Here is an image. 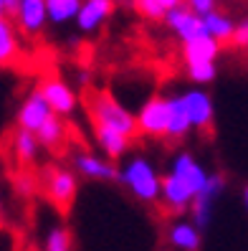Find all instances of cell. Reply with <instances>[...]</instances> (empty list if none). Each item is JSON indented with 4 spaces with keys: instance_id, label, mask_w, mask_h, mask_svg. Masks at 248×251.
Here are the masks:
<instances>
[{
    "instance_id": "obj_1",
    "label": "cell",
    "mask_w": 248,
    "mask_h": 251,
    "mask_svg": "<svg viewBox=\"0 0 248 251\" xmlns=\"http://www.w3.org/2000/svg\"><path fill=\"white\" fill-rule=\"evenodd\" d=\"M86 109H89V120L94 127H109L127 135L129 140H135L137 132V117L129 112L124 104H119L109 92L94 89L86 94Z\"/></svg>"
},
{
    "instance_id": "obj_2",
    "label": "cell",
    "mask_w": 248,
    "mask_h": 251,
    "mask_svg": "<svg viewBox=\"0 0 248 251\" xmlns=\"http://www.w3.org/2000/svg\"><path fill=\"white\" fill-rule=\"evenodd\" d=\"M122 185L142 203H157L162 193V178L147 157H129L119 168Z\"/></svg>"
},
{
    "instance_id": "obj_3",
    "label": "cell",
    "mask_w": 248,
    "mask_h": 251,
    "mask_svg": "<svg viewBox=\"0 0 248 251\" xmlns=\"http://www.w3.org/2000/svg\"><path fill=\"white\" fill-rule=\"evenodd\" d=\"M38 190L48 198L53 208L66 213L76 198V175L61 165H46L38 173Z\"/></svg>"
},
{
    "instance_id": "obj_4",
    "label": "cell",
    "mask_w": 248,
    "mask_h": 251,
    "mask_svg": "<svg viewBox=\"0 0 248 251\" xmlns=\"http://www.w3.org/2000/svg\"><path fill=\"white\" fill-rule=\"evenodd\" d=\"M137 117V132L144 137L170 135V97H152L142 104Z\"/></svg>"
},
{
    "instance_id": "obj_5",
    "label": "cell",
    "mask_w": 248,
    "mask_h": 251,
    "mask_svg": "<svg viewBox=\"0 0 248 251\" xmlns=\"http://www.w3.org/2000/svg\"><path fill=\"white\" fill-rule=\"evenodd\" d=\"M38 92L43 94V99L48 101V107L58 117L71 114L76 109V94H74V89H71L66 81H61L58 76H43L41 84H38Z\"/></svg>"
},
{
    "instance_id": "obj_6",
    "label": "cell",
    "mask_w": 248,
    "mask_h": 251,
    "mask_svg": "<svg viewBox=\"0 0 248 251\" xmlns=\"http://www.w3.org/2000/svg\"><path fill=\"white\" fill-rule=\"evenodd\" d=\"M195 201V193L187 188L180 178H175L172 173L162 175V193H159V203L167 213H190V205Z\"/></svg>"
},
{
    "instance_id": "obj_7",
    "label": "cell",
    "mask_w": 248,
    "mask_h": 251,
    "mask_svg": "<svg viewBox=\"0 0 248 251\" xmlns=\"http://www.w3.org/2000/svg\"><path fill=\"white\" fill-rule=\"evenodd\" d=\"M170 173L175 175V178H180L187 188L193 190V193L198 196L203 188L208 185V170L200 165V162L190 155V152H178L175 155V160H172V168H170Z\"/></svg>"
},
{
    "instance_id": "obj_8",
    "label": "cell",
    "mask_w": 248,
    "mask_h": 251,
    "mask_svg": "<svg viewBox=\"0 0 248 251\" xmlns=\"http://www.w3.org/2000/svg\"><path fill=\"white\" fill-rule=\"evenodd\" d=\"M51 117H53V109L48 107V101L43 99V94L36 89V92L28 94V99L23 101V107L18 112V127L36 135V132L46 125Z\"/></svg>"
},
{
    "instance_id": "obj_9",
    "label": "cell",
    "mask_w": 248,
    "mask_h": 251,
    "mask_svg": "<svg viewBox=\"0 0 248 251\" xmlns=\"http://www.w3.org/2000/svg\"><path fill=\"white\" fill-rule=\"evenodd\" d=\"M165 23H167V28L182 43H187V41H193V38L205 33V28H203V16L193 13L187 5H180V8L170 10L167 16H165Z\"/></svg>"
},
{
    "instance_id": "obj_10",
    "label": "cell",
    "mask_w": 248,
    "mask_h": 251,
    "mask_svg": "<svg viewBox=\"0 0 248 251\" xmlns=\"http://www.w3.org/2000/svg\"><path fill=\"white\" fill-rule=\"evenodd\" d=\"M182 101H185V109H187V117H190L193 129H208V127H213L215 107H213V99H210L208 92L190 89V92L182 94Z\"/></svg>"
},
{
    "instance_id": "obj_11",
    "label": "cell",
    "mask_w": 248,
    "mask_h": 251,
    "mask_svg": "<svg viewBox=\"0 0 248 251\" xmlns=\"http://www.w3.org/2000/svg\"><path fill=\"white\" fill-rule=\"evenodd\" d=\"M114 13V0H84L76 16V25L81 33H94L109 21Z\"/></svg>"
},
{
    "instance_id": "obj_12",
    "label": "cell",
    "mask_w": 248,
    "mask_h": 251,
    "mask_svg": "<svg viewBox=\"0 0 248 251\" xmlns=\"http://www.w3.org/2000/svg\"><path fill=\"white\" fill-rule=\"evenodd\" d=\"M48 21V8L46 0H21V8L16 13V23L25 36H36L43 31Z\"/></svg>"
},
{
    "instance_id": "obj_13",
    "label": "cell",
    "mask_w": 248,
    "mask_h": 251,
    "mask_svg": "<svg viewBox=\"0 0 248 251\" xmlns=\"http://www.w3.org/2000/svg\"><path fill=\"white\" fill-rule=\"evenodd\" d=\"M74 168L91 180H119V170L109 160L99 157L94 152H86V150L74 155Z\"/></svg>"
},
{
    "instance_id": "obj_14",
    "label": "cell",
    "mask_w": 248,
    "mask_h": 251,
    "mask_svg": "<svg viewBox=\"0 0 248 251\" xmlns=\"http://www.w3.org/2000/svg\"><path fill=\"white\" fill-rule=\"evenodd\" d=\"M218 53H221V43L210 38L208 33H203L193 41L182 43V61L185 66H195V64H215Z\"/></svg>"
},
{
    "instance_id": "obj_15",
    "label": "cell",
    "mask_w": 248,
    "mask_h": 251,
    "mask_svg": "<svg viewBox=\"0 0 248 251\" xmlns=\"http://www.w3.org/2000/svg\"><path fill=\"white\" fill-rule=\"evenodd\" d=\"M38 137L33 135V132H28V129H16L10 135V157L16 160V165L18 170H28L31 168V162L36 160V152H38Z\"/></svg>"
},
{
    "instance_id": "obj_16",
    "label": "cell",
    "mask_w": 248,
    "mask_h": 251,
    "mask_svg": "<svg viewBox=\"0 0 248 251\" xmlns=\"http://www.w3.org/2000/svg\"><path fill=\"white\" fill-rule=\"evenodd\" d=\"M167 239L178 251H198L200 249V228L193 221H178V224L170 226Z\"/></svg>"
},
{
    "instance_id": "obj_17",
    "label": "cell",
    "mask_w": 248,
    "mask_h": 251,
    "mask_svg": "<svg viewBox=\"0 0 248 251\" xmlns=\"http://www.w3.org/2000/svg\"><path fill=\"white\" fill-rule=\"evenodd\" d=\"M94 137L99 142V147L104 150V155H109V160H116V157H124V152L129 150V140L127 135L116 129H109V127H94Z\"/></svg>"
},
{
    "instance_id": "obj_18",
    "label": "cell",
    "mask_w": 248,
    "mask_h": 251,
    "mask_svg": "<svg viewBox=\"0 0 248 251\" xmlns=\"http://www.w3.org/2000/svg\"><path fill=\"white\" fill-rule=\"evenodd\" d=\"M190 129H193V125H190V117H187L182 94L170 97V135H167V140H182L190 135Z\"/></svg>"
},
{
    "instance_id": "obj_19",
    "label": "cell",
    "mask_w": 248,
    "mask_h": 251,
    "mask_svg": "<svg viewBox=\"0 0 248 251\" xmlns=\"http://www.w3.org/2000/svg\"><path fill=\"white\" fill-rule=\"evenodd\" d=\"M36 137H38V142L43 145V147H48V150H61V147L66 145V137H68V127L61 122V117L58 114H53L51 120L43 125L38 132H36Z\"/></svg>"
},
{
    "instance_id": "obj_20",
    "label": "cell",
    "mask_w": 248,
    "mask_h": 251,
    "mask_svg": "<svg viewBox=\"0 0 248 251\" xmlns=\"http://www.w3.org/2000/svg\"><path fill=\"white\" fill-rule=\"evenodd\" d=\"M203 28H205V33L210 38H215L218 43L233 41V33H236V23L221 10H213L208 16H203Z\"/></svg>"
},
{
    "instance_id": "obj_21",
    "label": "cell",
    "mask_w": 248,
    "mask_h": 251,
    "mask_svg": "<svg viewBox=\"0 0 248 251\" xmlns=\"http://www.w3.org/2000/svg\"><path fill=\"white\" fill-rule=\"evenodd\" d=\"M21 58V46L16 38V28L5 18L0 21V66H10Z\"/></svg>"
},
{
    "instance_id": "obj_22",
    "label": "cell",
    "mask_w": 248,
    "mask_h": 251,
    "mask_svg": "<svg viewBox=\"0 0 248 251\" xmlns=\"http://www.w3.org/2000/svg\"><path fill=\"white\" fill-rule=\"evenodd\" d=\"M180 5H185V0H135V8L150 21H157V18L165 21L167 13Z\"/></svg>"
},
{
    "instance_id": "obj_23",
    "label": "cell",
    "mask_w": 248,
    "mask_h": 251,
    "mask_svg": "<svg viewBox=\"0 0 248 251\" xmlns=\"http://www.w3.org/2000/svg\"><path fill=\"white\" fill-rule=\"evenodd\" d=\"M84 0H46L48 8V18L53 23H66V21H76L79 10H81Z\"/></svg>"
},
{
    "instance_id": "obj_24",
    "label": "cell",
    "mask_w": 248,
    "mask_h": 251,
    "mask_svg": "<svg viewBox=\"0 0 248 251\" xmlns=\"http://www.w3.org/2000/svg\"><path fill=\"white\" fill-rule=\"evenodd\" d=\"M213 203H215V198H210V196H205V193H198L195 201H193V205H190V221H193L200 231L210 224Z\"/></svg>"
},
{
    "instance_id": "obj_25",
    "label": "cell",
    "mask_w": 248,
    "mask_h": 251,
    "mask_svg": "<svg viewBox=\"0 0 248 251\" xmlns=\"http://www.w3.org/2000/svg\"><path fill=\"white\" fill-rule=\"evenodd\" d=\"M71 249H74V236H71V231L64 226H56L46 239V251H71Z\"/></svg>"
},
{
    "instance_id": "obj_26",
    "label": "cell",
    "mask_w": 248,
    "mask_h": 251,
    "mask_svg": "<svg viewBox=\"0 0 248 251\" xmlns=\"http://www.w3.org/2000/svg\"><path fill=\"white\" fill-rule=\"evenodd\" d=\"M185 71H187V76H190V81H195V84H210L215 76H218V69H215V64H195V66H185Z\"/></svg>"
},
{
    "instance_id": "obj_27",
    "label": "cell",
    "mask_w": 248,
    "mask_h": 251,
    "mask_svg": "<svg viewBox=\"0 0 248 251\" xmlns=\"http://www.w3.org/2000/svg\"><path fill=\"white\" fill-rule=\"evenodd\" d=\"M185 5L198 16H208V13L215 10V0H185Z\"/></svg>"
},
{
    "instance_id": "obj_28",
    "label": "cell",
    "mask_w": 248,
    "mask_h": 251,
    "mask_svg": "<svg viewBox=\"0 0 248 251\" xmlns=\"http://www.w3.org/2000/svg\"><path fill=\"white\" fill-rule=\"evenodd\" d=\"M233 43L238 49H248V18L236 23V33H233Z\"/></svg>"
},
{
    "instance_id": "obj_29",
    "label": "cell",
    "mask_w": 248,
    "mask_h": 251,
    "mask_svg": "<svg viewBox=\"0 0 248 251\" xmlns=\"http://www.w3.org/2000/svg\"><path fill=\"white\" fill-rule=\"evenodd\" d=\"M18 8H21V0H0V10H3L5 16H13V18H16Z\"/></svg>"
},
{
    "instance_id": "obj_30",
    "label": "cell",
    "mask_w": 248,
    "mask_h": 251,
    "mask_svg": "<svg viewBox=\"0 0 248 251\" xmlns=\"http://www.w3.org/2000/svg\"><path fill=\"white\" fill-rule=\"evenodd\" d=\"M243 201H246V208H248V185H246V190H243Z\"/></svg>"
},
{
    "instance_id": "obj_31",
    "label": "cell",
    "mask_w": 248,
    "mask_h": 251,
    "mask_svg": "<svg viewBox=\"0 0 248 251\" xmlns=\"http://www.w3.org/2000/svg\"><path fill=\"white\" fill-rule=\"evenodd\" d=\"M0 21H5V13L3 10H0Z\"/></svg>"
}]
</instances>
